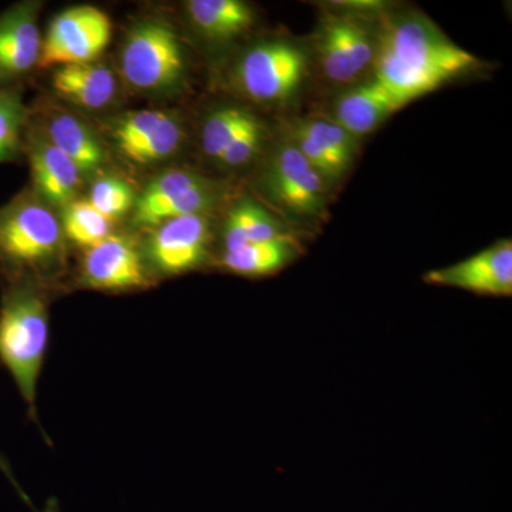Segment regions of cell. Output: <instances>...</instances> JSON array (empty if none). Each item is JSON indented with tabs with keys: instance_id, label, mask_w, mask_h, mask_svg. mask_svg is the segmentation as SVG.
<instances>
[{
	"instance_id": "cell-1",
	"label": "cell",
	"mask_w": 512,
	"mask_h": 512,
	"mask_svg": "<svg viewBox=\"0 0 512 512\" xmlns=\"http://www.w3.org/2000/svg\"><path fill=\"white\" fill-rule=\"evenodd\" d=\"M375 80L400 106L439 89L476 63V57L419 19L387 28L375 59Z\"/></svg>"
},
{
	"instance_id": "cell-2",
	"label": "cell",
	"mask_w": 512,
	"mask_h": 512,
	"mask_svg": "<svg viewBox=\"0 0 512 512\" xmlns=\"http://www.w3.org/2000/svg\"><path fill=\"white\" fill-rule=\"evenodd\" d=\"M50 345L46 296L30 278L9 279L0 299V365L8 370L29 419L39 427L37 392Z\"/></svg>"
},
{
	"instance_id": "cell-3",
	"label": "cell",
	"mask_w": 512,
	"mask_h": 512,
	"mask_svg": "<svg viewBox=\"0 0 512 512\" xmlns=\"http://www.w3.org/2000/svg\"><path fill=\"white\" fill-rule=\"evenodd\" d=\"M62 249V228L49 208L20 197L0 210V266L9 279L45 272Z\"/></svg>"
},
{
	"instance_id": "cell-4",
	"label": "cell",
	"mask_w": 512,
	"mask_h": 512,
	"mask_svg": "<svg viewBox=\"0 0 512 512\" xmlns=\"http://www.w3.org/2000/svg\"><path fill=\"white\" fill-rule=\"evenodd\" d=\"M183 72V50L168 26L143 23L127 37L121 53V73L131 86L146 92L168 89Z\"/></svg>"
},
{
	"instance_id": "cell-5",
	"label": "cell",
	"mask_w": 512,
	"mask_h": 512,
	"mask_svg": "<svg viewBox=\"0 0 512 512\" xmlns=\"http://www.w3.org/2000/svg\"><path fill=\"white\" fill-rule=\"evenodd\" d=\"M110 37V18L103 10L87 5L64 10L47 30L39 66L92 63L109 45Z\"/></svg>"
},
{
	"instance_id": "cell-6",
	"label": "cell",
	"mask_w": 512,
	"mask_h": 512,
	"mask_svg": "<svg viewBox=\"0 0 512 512\" xmlns=\"http://www.w3.org/2000/svg\"><path fill=\"white\" fill-rule=\"evenodd\" d=\"M306 60L298 47L284 42L252 47L238 64V82L252 100L279 103L298 90Z\"/></svg>"
},
{
	"instance_id": "cell-7",
	"label": "cell",
	"mask_w": 512,
	"mask_h": 512,
	"mask_svg": "<svg viewBox=\"0 0 512 512\" xmlns=\"http://www.w3.org/2000/svg\"><path fill=\"white\" fill-rule=\"evenodd\" d=\"M208 241L210 229L204 215L174 218L157 225L148 242V256L161 274H187L204 264Z\"/></svg>"
},
{
	"instance_id": "cell-8",
	"label": "cell",
	"mask_w": 512,
	"mask_h": 512,
	"mask_svg": "<svg viewBox=\"0 0 512 512\" xmlns=\"http://www.w3.org/2000/svg\"><path fill=\"white\" fill-rule=\"evenodd\" d=\"M323 72L332 82L349 83L367 69L375 47L365 26L348 16H328L318 35Z\"/></svg>"
},
{
	"instance_id": "cell-9",
	"label": "cell",
	"mask_w": 512,
	"mask_h": 512,
	"mask_svg": "<svg viewBox=\"0 0 512 512\" xmlns=\"http://www.w3.org/2000/svg\"><path fill=\"white\" fill-rule=\"evenodd\" d=\"M82 281L89 288L106 292L133 291L150 284L146 264L136 244L116 235L86 249Z\"/></svg>"
},
{
	"instance_id": "cell-10",
	"label": "cell",
	"mask_w": 512,
	"mask_h": 512,
	"mask_svg": "<svg viewBox=\"0 0 512 512\" xmlns=\"http://www.w3.org/2000/svg\"><path fill=\"white\" fill-rule=\"evenodd\" d=\"M427 284L451 286L488 296L512 295V244L498 242L493 247L446 268L424 276Z\"/></svg>"
},
{
	"instance_id": "cell-11",
	"label": "cell",
	"mask_w": 512,
	"mask_h": 512,
	"mask_svg": "<svg viewBox=\"0 0 512 512\" xmlns=\"http://www.w3.org/2000/svg\"><path fill=\"white\" fill-rule=\"evenodd\" d=\"M113 137L124 156L140 164L165 160L178 150L183 138L180 124L156 110L128 113L117 121Z\"/></svg>"
},
{
	"instance_id": "cell-12",
	"label": "cell",
	"mask_w": 512,
	"mask_h": 512,
	"mask_svg": "<svg viewBox=\"0 0 512 512\" xmlns=\"http://www.w3.org/2000/svg\"><path fill=\"white\" fill-rule=\"evenodd\" d=\"M269 191L286 210L299 215H313L322 208L325 184L323 175L295 144L276 153L269 171Z\"/></svg>"
},
{
	"instance_id": "cell-13",
	"label": "cell",
	"mask_w": 512,
	"mask_h": 512,
	"mask_svg": "<svg viewBox=\"0 0 512 512\" xmlns=\"http://www.w3.org/2000/svg\"><path fill=\"white\" fill-rule=\"evenodd\" d=\"M40 50L35 6L23 3L0 16V82L30 72L39 64Z\"/></svg>"
},
{
	"instance_id": "cell-14",
	"label": "cell",
	"mask_w": 512,
	"mask_h": 512,
	"mask_svg": "<svg viewBox=\"0 0 512 512\" xmlns=\"http://www.w3.org/2000/svg\"><path fill=\"white\" fill-rule=\"evenodd\" d=\"M295 147L323 175L339 178L352 163V136L335 120L306 121L295 131Z\"/></svg>"
},
{
	"instance_id": "cell-15",
	"label": "cell",
	"mask_w": 512,
	"mask_h": 512,
	"mask_svg": "<svg viewBox=\"0 0 512 512\" xmlns=\"http://www.w3.org/2000/svg\"><path fill=\"white\" fill-rule=\"evenodd\" d=\"M30 168L37 190L56 205L73 202L80 187V171L50 141L37 137L29 151Z\"/></svg>"
},
{
	"instance_id": "cell-16",
	"label": "cell",
	"mask_w": 512,
	"mask_h": 512,
	"mask_svg": "<svg viewBox=\"0 0 512 512\" xmlns=\"http://www.w3.org/2000/svg\"><path fill=\"white\" fill-rule=\"evenodd\" d=\"M402 109L392 94L376 82L362 84L343 94L336 106V123L350 136H365L394 111Z\"/></svg>"
},
{
	"instance_id": "cell-17",
	"label": "cell",
	"mask_w": 512,
	"mask_h": 512,
	"mask_svg": "<svg viewBox=\"0 0 512 512\" xmlns=\"http://www.w3.org/2000/svg\"><path fill=\"white\" fill-rule=\"evenodd\" d=\"M52 84L63 99L90 110L107 106L116 94L114 74L93 62L59 67Z\"/></svg>"
},
{
	"instance_id": "cell-18",
	"label": "cell",
	"mask_w": 512,
	"mask_h": 512,
	"mask_svg": "<svg viewBox=\"0 0 512 512\" xmlns=\"http://www.w3.org/2000/svg\"><path fill=\"white\" fill-rule=\"evenodd\" d=\"M187 10L198 30L211 39L241 35L254 20V12L241 0H191Z\"/></svg>"
},
{
	"instance_id": "cell-19",
	"label": "cell",
	"mask_w": 512,
	"mask_h": 512,
	"mask_svg": "<svg viewBox=\"0 0 512 512\" xmlns=\"http://www.w3.org/2000/svg\"><path fill=\"white\" fill-rule=\"evenodd\" d=\"M50 143L70 158L80 173H92L103 163L104 153L90 128L70 114H60L49 126Z\"/></svg>"
},
{
	"instance_id": "cell-20",
	"label": "cell",
	"mask_w": 512,
	"mask_h": 512,
	"mask_svg": "<svg viewBox=\"0 0 512 512\" xmlns=\"http://www.w3.org/2000/svg\"><path fill=\"white\" fill-rule=\"evenodd\" d=\"M293 256L295 247L288 237L224 252L221 265L232 274L261 278L281 271L292 261Z\"/></svg>"
},
{
	"instance_id": "cell-21",
	"label": "cell",
	"mask_w": 512,
	"mask_h": 512,
	"mask_svg": "<svg viewBox=\"0 0 512 512\" xmlns=\"http://www.w3.org/2000/svg\"><path fill=\"white\" fill-rule=\"evenodd\" d=\"M281 238L288 237L282 234L276 222L254 202H241L229 212L224 231L225 252Z\"/></svg>"
},
{
	"instance_id": "cell-22",
	"label": "cell",
	"mask_w": 512,
	"mask_h": 512,
	"mask_svg": "<svg viewBox=\"0 0 512 512\" xmlns=\"http://www.w3.org/2000/svg\"><path fill=\"white\" fill-rule=\"evenodd\" d=\"M207 184L200 175L184 170L165 171L157 177L137 200L134 224L144 225L154 212L170 204L192 188Z\"/></svg>"
},
{
	"instance_id": "cell-23",
	"label": "cell",
	"mask_w": 512,
	"mask_h": 512,
	"mask_svg": "<svg viewBox=\"0 0 512 512\" xmlns=\"http://www.w3.org/2000/svg\"><path fill=\"white\" fill-rule=\"evenodd\" d=\"M64 234L86 249L110 237L111 221L100 214L87 200L73 201L66 205L63 217Z\"/></svg>"
},
{
	"instance_id": "cell-24",
	"label": "cell",
	"mask_w": 512,
	"mask_h": 512,
	"mask_svg": "<svg viewBox=\"0 0 512 512\" xmlns=\"http://www.w3.org/2000/svg\"><path fill=\"white\" fill-rule=\"evenodd\" d=\"M256 117L237 107L214 111L202 127V150L218 161L221 154Z\"/></svg>"
},
{
	"instance_id": "cell-25",
	"label": "cell",
	"mask_w": 512,
	"mask_h": 512,
	"mask_svg": "<svg viewBox=\"0 0 512 512\" xmlns=\"http://www.w3.org/2000/svg\"><path fill=\"white\" fill-rule=\"evenodd\" d=\"M26 110L20 94L10 87L0 89V164L19 153L25 127Z\"/></svg>"
},
{
	"instance_id": "cell-26",
	"label": "cell",
	"mask_w": 512,
	"mask_h": 512,
	"mask_svg": "<svg viewBox=\"0 0 512 512\" xmlns=\"http://www.w3.org/2000/svg\"><path fill=\"white\" fill-rule=\"evenodd\" d=\"M109 221L123 217L134 202L130 185L119 178H100L94 183L87 200Z\"/></svg>"
},
{
	"instance_id": "cell-27",
	"label": "cell",
	"mask_w": 512,
	"mask_h": 512,
	"mask_svg": "<svg viewBox=\"0 0 512 512\" xmlns=\"http://www.w3.org/2000/svg\"><path fill=\"white\" fill-rule=\"evenodd\" d=\"M261 143L262 127L258 119H255L229 144L227 150L218 158V163L225 167H239V165L247 164L256 156Z\"/></svg>"
},
{
	"instance_id": "cell-28",
	"label": "cell",
	"mask_w": 512,
	"mask_h": 512,
	"mask_svg": "<svg viewBox=\"0 0 512 512\" xmlns=\"http://www.w3.org/2000/svg\"><path fill=\"white\" fill-rule=\"evenodd\" d=\"M0 473L3 474V476L6 477V480L9 481L10 484H12V487L15 488L16 493H18L20 500L23 501L30 510H33L32 500H30V497L28 493H26L25 490H23L22 485H20L18 478L15 476V471H13L12 466H10V463L8 461V458L3 456L2 450H0Z\"/></svg>"
},
{
	"instance_id": "cell-29",
	"label": "cell",
	"mask_w": 512,
	"mask_h": 512,
	"mask_svg": "<svg viewBox=\"0 0 512 512\" xmlns=\"http://www.w3.org/2000/svg\"><path fill=\"white\" fill-rule=\"evenodd\" d=\"M33 512H60V503L59 500H57L56 497H49L45 501V504H43L42 508H35Z\"/></svg>"
}]
</instances>
